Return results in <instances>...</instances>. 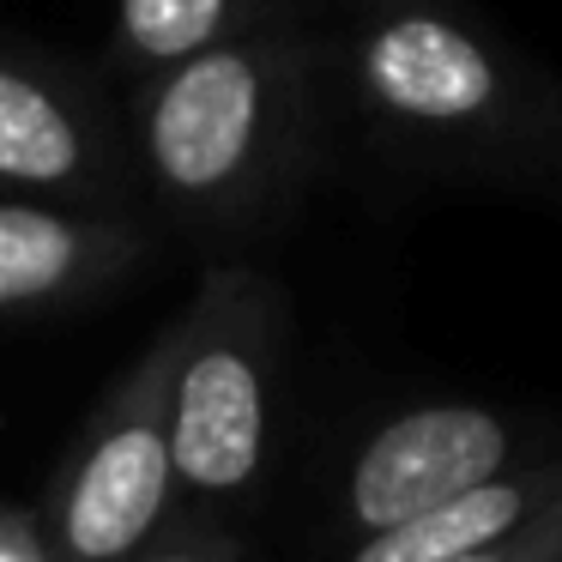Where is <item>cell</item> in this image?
<instances>
[{
    "instance_id": "7a4b0ae2",
    "label": "cell",
    "mask_w": 562,
    "mask_h": 562,
    "mask_svg": "<svg viewBox=\"0 0 562 562\" xmlns=\"http://www.w3.org/2000/svg\"><path fill=\"white\" fill-rule=\"evenodd\" d=\"M284 308L260 272L212 267L182 308V351L170 375L176 502H248L272 448V375Z\"/></svg>"
},
{
    "instance_id": "277c9868",
    "label": "cell",
    "mask_w": 562,
    "mask_h": 562,
    "mask_svg": "<svg viewBox=\"0 0 562 562\" xmlns=\"http://www.w3.org/2000/svg\"><path fill=\"white\" fill-rule=\"evenodd\" d=\"M351 86L387 134L412 146H490L526 115L520 67L441 0H387L357 25Z\"/></svg>"
},
{
    "instance_id": "7c38bea8",
    "label": "cell",
    "mask_w": 562,
    "mask_h": 562,
    "mask_svg": "<svg viewBox=\"0 0 562 562\" xmlns=\"http://www.w3.org/2000/svg\"><path fill=\"white\" fill-rule=\"evenodd\" d=\"M0 562H49L37 514L25 508H0Z\"/></svg>"
},
{
    "instance_id": "3957f363",
    "label": "cell",
    "mask_w": 562,
    "mask_h": 562,
    "mask_svg": "<svg viewBox=\"0 0 562 562\" xmlns=\"http://www.w3.org/2000/svg\"><path fill=\"white\" fill-rule=\"evenodd\" d=\"M182 351V315L110 381L67 441L43 496L49 562H127L170 526L176 465H170V375Z\"/></svg>"
},
{
    "instance_id": "5b68a950",
    "label": "cell",
    "mask_w": 562,
    "mask_h": 562,
    "mask_svg": "<svg viewBox=\"0 0 562 562\" xmlns=\"http://www.w3.org/2000/svg\"><path fill=\"white\" fill-rule=\"evenodd\" d=\"M127 127L79 74L0 43V194L61 200V206H134Z\"/></svg>"
},
{
    "instance_id": "ba28073f",
    "label": "cell",
    "mask_w": 562,
    "mask_h": 562,
    "mask_svg": "<svg viewBox=\"0 0 562 562\" xmlns=\"http://www.w3.org/2000/svg\"><path fill=\"white\" fill-rule=\"evenodd\" d=\"M557 496H562V460L508 465V472L484 477V484L453 490V496H441V502H429V508L405 514V520L381 526V532L351 538V557L345 562H453V557H465V550L526 526Z\"/></svg>"
},
{
    "instance_id": "6da1fadb",
    "label": "cell",
    "mask_w": 562,
    "mask_h": 562,
    "mask_svg": "<svg viewBox=\"0 0 562 562\" xmlns=\"http://www.w3.org/2000/svg\"><path fill=\"white\" fill-rule=\"evenodd\" d=\"M308 122V43L248 25L139 74L127 103L134 176L182 224H243L272 200Z\"/></svg>"
},
{
    "instance_id": "9c48e42d",
    "label": "cell",
    "mask_w": 562,
    "mask_h": 562,
    "mask_svg": "<svg viewBox=\"0 0 562 562\" xmlns=\"http://www.w3.org/2000/svg\"><path fill=\"white\" fill-rule=\"evenodd\" d=\"M248 25H272L267 0H122L115 13V67L151 74V67L194 55L218 37H236Z\"/></svg>"
},
{
    "instance_id": "52a82bcc",
    "label": "cell",
    "mask_w": 562,
    "mask_h": 562,
    "mask_svg": "<svg viewBox=\"0 0 562 562\" xmlns=\"http://www.w3.org/2000/svg\"><path fill=\"white\" fill-rule=\"evenodd\" d=\"M146 255L127 212L0 194V315H37L98 296Z\"/></svg>"
},
{
    "instance_id": "30bf717a",
    "label": "cell",
    "mask_w": 562,
    "mask_h": 562,
    "mask_svg": "<svg viewBox=\"0 0 562 562\" xmlns=\"http://www.w3.org/2000/svg\"><path fill=\"white\" fill-rule=\"evenodd\" d=\"M453 562H562V496L550 508H538L526 526H514V532L490 538V544L465 550Z\"/></svg>"
},
{
    "instance_id": "8fae6325",
    "label": "cell",
    "mask_w": 562,
    "mask_h": 562,
    "mask_svg": "<svg viewBox=\"0 0 562 562\" xmlns=\"http://www.w3.org/2000/svg\"><path fill=\"white\" fill-rule=\"evenodd\" d=\"M127 562H243L236 544L224 532H194V526H176V532H158L146 550H134Z\"/></svg>"
},
{
    "instance_id": "8992f818",
    "label": "cell",
    "mask_w": 562,
    "mask_h": 562,
    "mask_svg": "<svg viewBox=\"0 0 562 562\" xmlns=\"http://www.w3.org/2000/svg\"><path fill=\"white\" fill-rule=\"evenodd\" d=\"M508 465H520V424L514 417L465 400L412 405L357 448L339 502L345 532H381V526L405 520L453 490H472L508 472Z\"/></svg>"
}]
</instances>
